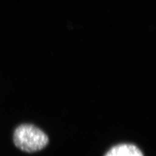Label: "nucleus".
I'll use <instances>...</instances> for the list:
<instances>
[{
    "mask_svg": "<svg viewBox=\"0 0 156 156\" xmlns=\"http://www.w3.org/2000/svg\"><path fill=\"white\" fill-rule=\"evenodd\" d=\"M13 142L20 150L32 153L44 148L49 143V138L37 126L24 124L18 126L14 130Z\"/></svg>",
    "mask_w": 156,
    "mask_h": 156,
    "instance_id": "1",
    "label": "nucleus"
},
{
    "mask_svg": "<svg viewBox=\"0 0 156 156\" xmlns=\"http://www.w3.org/2000/svg\"><path fill=\"white\" fill-rule=\"evenodd\" d=\"M105 156H144L141 150L134 144H120L112 147Z\"/></svg>",
    "mask_w": 156,
    "mask_h": 156,
    "instance_id": "2",
    "label": "nucleus"
}]
</instances>
